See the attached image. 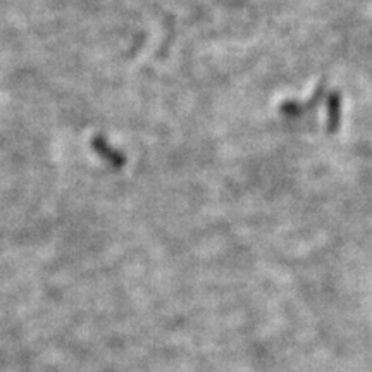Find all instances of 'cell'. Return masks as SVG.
Listing matches in <instances>:
<instances>
[]
</instances>
